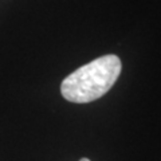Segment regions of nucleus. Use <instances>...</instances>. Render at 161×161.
I'll list each match as a JSON object with an SVG mask.
<instances>
[{
	"label": "nucleus",
	"mask_w": 161,
	"mask_h": 161,
	"mask_svg": "<svg viewBox=\"0 0 161 161\" xmlns=\"http://www.w3.org/2000/svg\"><path fill=\"white\" fill-rule=\"evenodd\" d=\"M79 161H90V160H89V158H86V157H83V158H80Z\"/></svg>",
	"instance_id": "f03ea898"
},
{
	"label": "nucleus",
	"mask_w": 161,
	"mask_h": 161,
	"mask_svg": "<svg viewBox=\"0 0 161 161\" xmlns=\"http://www.w3.org/2000/svg\"><path fill=\"white\" fill-rule=\"evenodd\" d=\"M122 63L114 54L103 55L67 75L60 85L63 98L74 103H89L101 98L118 79Z\"/></svg>",
	"instance_id": "f257e3e1"
}]
</instances>
